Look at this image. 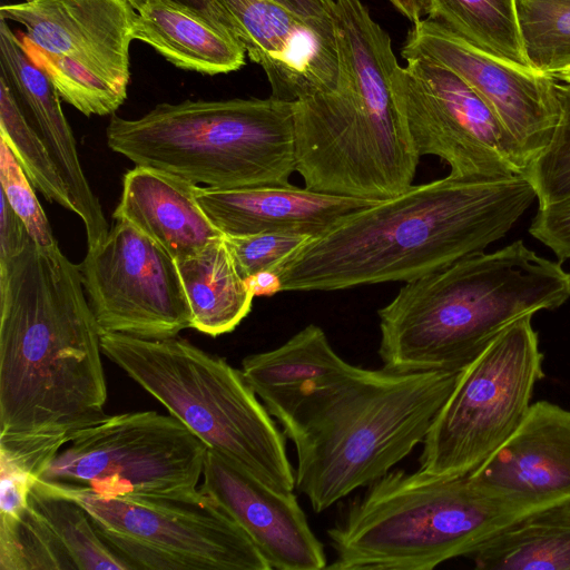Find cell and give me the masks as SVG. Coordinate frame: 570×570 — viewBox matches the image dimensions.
<instances>
[{"instance_id": "cell-1", "label": "cell", "mask_w": 570, "mask_h": 570, "mask_svg": "<svg viewBox=\"0 0 570 570\" xmlns=\"http://www.w3.org/2000/svg\"><path fill=\"white\" fill-rule=\"evenodd\" d=\"M537 199L525 175H449L343 216L275 273L277 292L409 282L483 252Z\"/></svg>"}, {"instance_id": "cell-2", "label": "cell", "mask_w": 570, "mask_h": 570, "mask_svg": "<svg viewBox=\"0 0 570 570\" xmlns=\"http://www.w3.org/2000/svg\"><path fill=\"white\" fill-rule=\"evenodd\" d=\"M100 331L79 265L29 236L0 259V435L66 434L106 414Z\"/></svg>"}, {"instance_id": "cell-3", "label": "cell", "mask_w": 570, "mask_h": 570, "mask_svg": "<svg viewBox=\"0 0 570 570\" xmlns=\"http://www.w3.org/2000/svg\"><path fill=\"white\" fill-rule=\"evenodd\" d=\"M459 372L353 365L262 402L295 449V488L314 512L389 473L424 441Z\"/></svg>"}, {"instance_id": "cell-4", "label": "cell", "mask_w": 570, "mask_h": 570, "mask_svg": "<svg viewBox=\"0 0 570 570\" xmlns=\"http://www.w3.org/2000/svg\"><path fill=\"white\" fill-rule=\"evenodd\" d=\"M570 298V272L522 240L405 282L379 309L382 367L459 372L517 320Z\"/></svg>"}, {"instance_id": "cell-5", "label": "cell", "mask_w": 570, "mask_h": 570, "mask_svg": "<svg viewBox=\"0 0 570 570\" xmlns=\"http://www.w3.org/2000/svg\"><path fill=\"white\" fill-rule=\"evenodd\" d=\"M336 48V87L294 102L296 171L314 191L394 197L413 185L420 157L393 99L391 38L377 23L357 22L337 33Z\"/></svg>"}, {"instance_id": "cell-6", "label": "cell", "mask_w": 570, "mask_h": 570, "mask_svg": "<svg viewBox=\"0 0 570 570\" xmlns=\"http://www.w3.org/2000/svg\"><path fill=\"white\" fill-rule=\"evenodd\" d=\"M535 511L471 474L391 470L327 529L334 570H431L471 557L497 532Z\"/></svg>"}, {"instance_id": "cell-7", "label": "cell", "mask_w": 570, "mask_h": 570, "mask_svg": "<svg viewBox=\"0 0 570 570\" xmlns=\"http://www.w3.org/2000/svg\"><path fill=\"white\" fill-rule=\"evenodd\" d=\"M108 147L138 166L218 189L287 185L296 171L294 102H163L137 119L112 115Z\"/></svg>"}, {"instance_id": "cell-8", "label": "cell", "mask_w": 570, "mask_h": 570, "mask_svg": "<svg viewBox=\"0 0 570 570\" xmlns=\"http://www.w3.org/2000/svg\"><path fill=\"white\" fill-rule=\"evenodd\" d=\"M101 351L208 449L279 491L295 489L285 434L242 370L177 336L100 333Z\"/></svg>"}, {"instance_id": "cell-9", "label": "cell", "mask_w": 570, "mask_h": 570, "mask_svg": "<svg viewBox=\"0 0 570 570\" xmlns=\"http://www.w3.org/2000/svg\"><path fill=\"white\" fill-rule=\"evenodd\" d=\"M47 483L87 510L131 569H272L228 512L200 490L191 497L102 495Z\"/></svg>"}, {"instance_id": "cell-10", "label": "cell", "mask_w": 570, "mask_h": 570, "mask_svg": "<svg viewBox=\"0 0 570 570\" xmlns=\"http://www.w3.org/2000/svg\"><path fill=\"white\" fill-rule=\"evenodd\" d=\"M532 316L507 326L461 370L422 442L419 470L439 476L470 474L523 421L543 376Z\"/></svg>"}, {"instance_id": "cell-11", "label": "cell", "mask_w": 570, "mask_h": 570, "mask_svg": "<svg viewBox=\"0 0 570 570\" xmlns=\"http://www.w3.org/2000/svg\"><path fill=\"white\" fill-rule=\"evenodd\" d=\"M137 11L126 0H31L0 18L24 28L20 41L60 98L87 117L114 115L130 80Z\"/></svg>"}, {"instance_id": "cell-12", "label": "cell", "mask_w": 570, "mask_h": 570, "mask_svg": "<svg viewBox=\"0 0 570 570\" xmlns=\"http://www.w3.org/2000/svg\"><path fill=\"white\" fill-rule=\"evenodd\" d=\"M208 446L173 415H106L78 430L40 480L102 495L191 497Z\"/></svg>"}, {"instance_id": "cell-13", "label": "cell", "mask_w": 570, "mask_h": 570, "mask_svg": "<svg viewBox=\"0 0 570 570\" xmlns=\"http://www.w3.org/2000/svg\"><path fill=\"white\" fill-rule=\"evenodd\" d=\"M391 80L400 121L414 153L438 156L450 175H527L529 163L484 100L455 72L424 57L407 58Z\"/></svg>"}, {"instance_id": "cell-14", "label": "cell", "mask_w": 570, "mask_h": 570, "mask_svg": "<svg viewBox=\"0 0 570 570\" xmlns=\"http://www.w3.org/2000/svg\"><path fill=\"white\" fill-rule=\"evenodd\" d=\"M79 269L100 333L160 340L191 327L176 261L132 225L115 219Z\"/></svg>"}, {"instance_id": "cell-15", "label": "cell", "mask_w": 570, "mask_h": 570, "mask_svg": "<svg viewBox=\"0 0 570 570\" xmlns=\"http://www.w3.org/2000/svg\"><path fill=\"white\" fill-rule=\"evenodd\" d=\"M401 52L460 76L494 112L529 166L549 144L559 117L557 80L550 75L490 53L430 18L413 22Z\"/></svg>"}, {"instance_id": "cell-16", "label": "cell", "mask_w": 570, "mask_h": 570, "mask_svg": "<svg viewBox=\"0 0 570 570\" xmlns=\"http://www.w3.org/2000/svg\"><path fill=\"white\" fill-rule=\"evenodd\" d=\"M218 2L235 20L249 59L264 69L272 98L295 102L336 87L334 27L305 21L274 0Z\"/></svg>"}, {"instance_id": "cell-17", "label": "cell", "mask_w": 570, "mask_h": 570, "mask_svg": "<svg viewBox=\"0 0 570 570\" xmlns=\"http://www.w3.org/2000/svg\"><path fill=\"white\" fill-rule=\"evenodd\" d=\"M199 490L246 532L272 569L322 570L323 543L292 492L279 491L208 449Z\"/></svg>"}, {"instance_id": "cell-18", "label": "cell", "mask_w": 570, "mask_h": 570, "mask_svg": "<svg viewBox=\"0 0 570 570\" xmlns=\"http://www.w3.org/2000/svg\"><path fill=\"white\" fill-rule=\"evenodd\" d=\"M478 482L531 510L570 499V410L539 401L479 468Z\"/></svg>"}, {"instance_id": "cell-19", "label": "cell", "mask_w": 570, "mask_h": 570, "mask_svg": "<svg viewBox=\"0 0 570 570\" xmlns=\"http://www.w3.org/2000/svg\"><path fill=\"white\" fill-rule=\"evenodd\" d=\"M0 78L39 134L63 177L76 213L85 225L88 249L100 245L109 227L98 197L85 176L61 98L49 77L29 58L20 38L0 19Z\"/></svg>"}, {"instance_id": "cell-20", "label": "cell", "mask_w": 570, "mask_h": 570, "mask_svg": "<svg viewBox=\"0 0 570 570\" xmlns=\"http://www.w3.org/2000/svg\"><path fill=\"white\" fill-rule=\"evenodd\" d=\"M203 209L225 235L295 233L316 236L375 202L287 185L218 189L197 186Z\"/></svg>"}, {"instance_id": "cell-21", "label": "cell", "mask_w": 570, "mask_h": 570, "mask_svg": "<svg viewBox=\"0 0 570 570\" xmlns=\"http://www.w3.org/2000/svg\"><path fill=\"white\" fill-rule=\"evenodd\" d=\"M197 186L171 173L136 165L124 176L112 217L132 225L175 261L195 255L225 236L197 200Z\"/></svg>"}, {"instance_id": "cell-22", "label": "cell", "mask_w": 570, "mask_h": 570, "mask_svg": "<svg viewBox=\"0 0 570 570\" xmlns=\"http://www.w3.org/2000/svg\"><path fill=\"white\" fill-rule=\"evenodd\" d=\"M135 39L177 68L203 75L245 65L246 49L237 37L171 0H148L137 11Z\"/></svg>"}, {"instance_id": "cell-23", "label": "cell", "mask_w": 570, "mask_h": 570, "mask_svg": "<svg viewBox=\"0 0 570 570\" xmlns=\"http://www.w3.org/2000/svg\"><path fill=\"white\" fill-rule=\"evenodd\" d=\"M176 264L191 309V328L216 337L233 332L249 314L255 293L239 274L225 236Z\"/></svg>"}, {"instance_id": "cell-24", "label": "cell", "mask_w": 570, "mask_h": 570, "mask_svg": "<svg viewBox=\"0 0 570 570\" xmlns=\"http://www.w3.org/2000/svg\"><path fill=\"white\" fill-rule=\"evenodd\" d=\"M470 558L483 570H570V499L520 518Z\"/></svg>"}, {"instance_id": "cell-25", "label": "cell", "mask_w": 570, "mask_h": 570, "mask_svg": "<svg viewBox=\"0 0 570 570\" xmlns=\"http://www.w3.org/2000/svg\"><path fill=\"white\" fill-rule=\"evenodd\" d=\"M352 366L316 324L306 325L276 348L247 355L242 361V372L261 401L306 383L336 377Z\"/></svg>"}, {"instance_id": "cell-26", "label": "cell", "mask_w": 570, "mask_h": 570, "mask_svg": "<svg viewBox=\"0 0 570 570\" xmlns=\"http://www.w3.org/2000/svg\"><path fill=\"white\" fill-rule=\"evenodd\" d=\"M426 16L490 53L534 69L523 47L517 0H428Z\"/></svg>"}, {"instance_id": "cell-27", "label": "cell", "mask_w": 570, "mask_h": 570, "mask_svg": "<svg viewBox=\"0 0 570 570\" xmlns=\"http://www.w3.org/2000/svg\"><path fill=\"white\" fill-rule=\"evenodd\" d=\"M28 501L48 521L77 570L131 569L99 535L87 510L73 499L39 479Z\"/></svg>"}, {"instance_id": "cell-28", "label": "cell", "mask_w": 570, "mask_h": 570, "mask_svg": "<svg viewBox=\"0 0 570 570\" xmlns=\"http://www.w3.org/2000/svg\"><path fill=\"white\" fill-rule=\"evenodd\" d=\"M0 138L8 144L32 186L49 203L76 213L69 188L55 159L28 121L10 87L1 78Z\"/></svg>"}, {"instance_id": "cell-29", "label": "cell", "mask_w": 570, "mask_h": 570, "mask_svg": "<svg viewBox=\"0 0 570 570\" xmlns=\"http://www.w3.org/2000/svg\"><path fill=\"white\" fill-rule=\"evenodd\" d=\"M65 546L30 503L0 515V570H76Z\"/></svg>"}, {"instance_id": "cell-30", "label": "cell", "mask_w": 570, "mask_h": 570, "mask_svg": "<svg viewBox=\"0 0 570 570\" xmlns=\"http://www.w3.org/2000/svg\"><path fill=\"white\" fill-rule=\"evenodd\" d=\"M71 440L66 434L0 435V513L13 514L51 461Z\"/></svg>"}, {"instance_id": "cell-31", "label": "cell", "mask_w": 570, "mask_h": 570, "mask_svg": "<svg viewBox=\"0 0 570 570\" xmlns=\"http://www.w3.org/2000/svg\"><path fill=\"white\" fill-rule=\"evenodd\" d=\"M517 7L531 66L548 75L570 67V0H517Z\"/></svg>"}, {"instance_id": "cell-32", "label": "cell", "mask_w": 570, "mask_h": 570, "mask_svg": "<svg viewBox=\"0 0 570 570\" xmlns=\"http://www.w3.org/2000/svg\"><path fill=\"white\" fill-rule=\"evenodd\" d=\"M559 117L551 139L527 171L539 207L570 198V83L556 81Z\"/></svg>"}, {"instance_id": "cell-33", "label": "cell", "mask_w": 570, "mask_h": 570, "mask_svg": "<svg viewBox=\"0 0 570 570\" xmlns=\"http://www.w3.org/2000/svg\"><path fill=\"white\" fill-rule=\"evenodd\" d=\"M314 236L295 233L225 235L237 269L244 279L261 273H276Z\"/></svg>"}, {"instance_id": "cell-34", "label": "cell", "mask_w": 570, "mask_h": 570, "mask_svg": "<svg viewBox=\"0 0 570 570\" xmlns=\"http://www.w3.org/2000/svg\"><path fill=\"white\" fill-rule=\"evenodd\" d=\"M0 183L1 194L21 218L33 240L42 247L58 244L31 181L2 138H0Z\"/></svg>"}, {"instance_id": "cell-35", "label": "cell", "mask_w": 570, "mask_h": 570, "mask_svg": "<svg viewBox=\"0 0 570 570\" xmlns=\"http://www.w3.org/2000/svg\"><path fill=\"white\" fill-rule=\"evenodd\" d=\"M529 232L559 261L570 259V198L539 207Z\"/></svg>"}, {"instance_id": "cell-36", "label": "cell", "mask_w": 570, "mask_h": 570, "mask_svg": "<svg viewBox=\"0 0 570 570\" xmlns=\"http://www.w3.org/2000/svg\"><path fill=\"white\" fill-rule=\"evenodd\" d=\"M0 204V259H8L21 252L30 235L3 194Z\"/></svg>"}, {"instance_id": "cell-37", "label": "cell", "mask_w": 570, "mask_h": 570, "mask_svg": "<svg viewBox=\"0 0 570 570\" xmlns=\"http://www.w3.org/2000/svg\"><path fill=\"white\" fill-rule=\"evenodd\" d=\"M128 1L136 11L148 0H126ZM179 6L185 7L199 14L204 19L210 21L215 26L229 31L239 39L238 27L229 14V12L218 2V0H171Z\"/></svg>"}, {"instance_id": "cell-38", "label": "cell", "mask_w": 570, "mask_h": 570, "mask_svg": "<svg viewBox=\"0 0 570 570\" xmlns=\"http://www.w3.org/2000/svg\"><path fill=\"white\" fill-rule=\"evenodd\" d=\"M294 16L317 24L334 27L335 0H274Z\"/></svg>"}, {"instance_id": "cell-39", "label": "cell", "mask_w": 570, "mask_h": 570, "mask_svg": "<svg viewBox=\"0 0 570 570\" xmlns=\"http://www.w3.org/2000/svg\"><path fill=\"white\" fill-rule=\"evenodd\" d=\"M394 8L412 22L428 14V0H389Z\"/></svg>"}, {"instance_id": "cell-40", "label": "cell", "mask_w": 570, "mask_h": 570, "mask_svg": "<svg viewBox=\"0 0 570 570\" xmlns=\"http://www.w3.org/2000/svg\"><path fill=\"white\" fill-rule=\"evenodd\" d=\"M550 76L557 81L570 83V67L554 71Z\"/></svg>"}, {"instance_id": "cell-41", "label": "cell", "mask_w": 570, "mask_h": 570, "mask_svg": "<svg viewBox=\"0 0 570 570\" xmlns=\"http://www.w3.org/2000/svg\"><path fill=\"white\" fill-rule=\"evenodd\" d=\"M23 1H31V0H23Z\"/></svg>"}]
</instances>
